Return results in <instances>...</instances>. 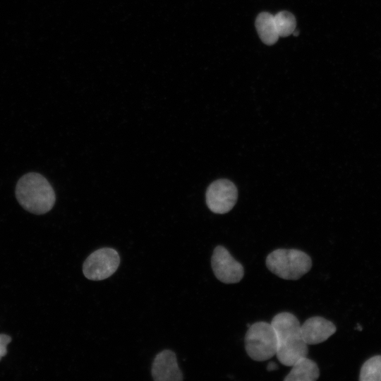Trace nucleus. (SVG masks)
<instances>
[{"mask_svg":"<svg viewBox=\"0 0 381 381\" xmlns=\"http://www.w3.org/2000/svg\"><path fill=\"white\" fill-rule=\"evenodd\" d=\"M119 263L120 258L116 250L102 248L94 251L87 258L83 265V272L88 279L103 280L116 271Z\"/></svg>","mask_w":381,"mask_h":381,"instance_id":"39448f33","label":"nucleus"},{"mask_svg":"<svg viewBox=\"0 0 381 381\" xmlns=\"http://www.w3.org/2000/svg\"><path fill=\"white\" fill-rule=\"evenodd\" d=\"M255 28L258 34L267 45L275 44L279 36L275 25L274 15L267 12L260 13L255 20Z\"/></svg>","mask_w":381,"mask_h":381,"instance_id":"9b49d317","label":"nucleus"},{"mask_svg":"<svg viewBox=\"0 0 381 381\" xmlns=\"http://www.w3.org/2000/svg\"><path fill=\"white\" fill-rule=\"evenodd\" d=\"M360 381H381V355L368 359L362 365Z\"/></svg>","mask_w":381,"mask_h":381,"instance_id":"f8f14e48","label":"nucleus"},{"mask_svg":"<svg viewBox=\"0 0 381 381\" xmlns=\"http://www.w3.org/2000/svg\"><path fill=\"white\" fill-rule=\"evenodd\" d=\"M238 191L229 180L222 179L212 182L206 191V203L208 208L217 214L229 212L236 202Z\"/></svg>","mask_w":381,"mask_h":381,"instance_id":"423d86ee","label":"nucleus"},{"mask_svg":"<svg viewBox=\"0 0 381 381\" xmlns=\"http://www.w3.org/2000/svg\"><path fill=\"white\" fill-rule=\"evenodd\" d=\"M19 204L35 214H43L51 210L55 203V192L42 174L30 172L23 175L16 187Z\"/></svg>","mask_w":381,"mask_h":381,"instance_id":"f03ea898","label":"nucleus"},{"mask_svg":"<svg viewBox=\"0 0 381 381\" xmlns=\"http://www.w3.org/2000/svg\"><path fill=\"white\" fill-rule=\"evenodd\" d=\"M277 368V366L276 365V364L274 362H272L268 363L267 369V370L271 371L275 370Z\"/></svg>","mask_w":381,"mask_h":381,"instance_id":"2eb2a0df","label":"nucleus"},{"mask_svg":"<svg viewBox=\"0 0 381 381\" xmlns=\"http://www.w3.org/2000/svg\"><path fill=\"white\" fill-rule=\"evenodd\" d=\"M271 324L277 339L276 356L282 364L292 366L297 360L308 356V344L303 339L301 324L294 314L279 313L274 316Z\"/></svg>","mask_w":381,"mask_h":381,"instance_id":"f257e3e1","label":"nucleus"},{"mask_svg":"<svg viewBox=\"0 0 381 381\" xmlns=\"http://www.w3.org/2000/svg\"><path fill=\"white\" fill-rule=\"evenodd\" d=\"M11 341V337L5 334H0V361L7 353V345Z\"/></svg>","mask_w":381,"mask_h":381,"instance_id":"4468645a","label":"nucleus"},{"mask_svg":"<svg viewBox=\"0 0 381 381\" xmlns=\"http://www.w3.org/2000/svg\"><path fill=\"white\" fill-rule=\"evenodd\" d=\"M274 20L279 37H288L296 30V21L294 16L286 11L274 15Z\"/></svg>","mask_w":381,"mask_h":381,"instance_id":"ddd939ff","label":"nucleus"},{"mask_svg":"<svg viewBox=\"0 0 381 381\" xmlns=\"http://www.w3.org/2000/svg\"><path fill=\"white\" fill-rule=\"evenodd\" d=\"M265 263L270 272L286 280L298 279L312 267L310 257L298 249H276L267 256Z\"/></svg>","mask_w":381,"mask_h":381,"instance_id":"7ed1b4c3","label":"nucleus"},{"mask_svg":"<svg viewBox=\"0 0 381 381\" xmlns=\"http://www.w3.org/2000/svg\"><path fill=\"white\" fill-rule=\"evenodd\" d=\"M244 341L248 356L255 361H265L276 355L277 339L271 323L260 321L252 324Z\"/></svg>","mask_w":381,"mask_h":381,"instance_id":"20e7f679","label":"nucleus"},{"mask_svg":"<svg viewBox=\"0 0 381 381\" xmlns=\"http://www.w3.org/2000/svg\"><path fill=\"white\" fill-rule=\"evenodd\" d=\"M211 265L214 276L224 284L238 283L244 276L243 265L222 246H217L214 249Z\"/></svg>","mask_w":381,"mask_h":381,"instance_id":"0eeeda50","label":"nucleus"},{"mask_svg":"<svg viewBox=\"0 0 381 381\" xmlns=\"http://www.w3.org/2000/svg\"><path fill=\"white\" fill-rule=\"evenodd\" d=\"M320 376L317 363L313 360L303 357L297 360L284 381H315Z\"/></svg>","mask_w":381,"mask_h":381,"instance_id":"9d476101","label":"nucleus"},{"mask_svg":"<svg viewBox=\"0 0 381 381\" xmlns=\"http://www.w3.org/2000/svg\"><path fill=\"white\" fill-rule=\"evenodd\" d=\"M152 375L155 381L183 380V375L178 366L174 351L166 349L156 355L152 365Z\"/></svg>","mask_w":381,"mask_h":381,"instance_id":"1a4fd4ad","label":"nucleus"},{"mask_svg":"<svg viewBox=\"0 0 381 381\" xmlns=\"http://www.w3.org/2000/svg\"><path fill=\"white\" fill-rule=\"evenodd\" d=\"M336 330L333 322L320 316L311 317L301 325L303 339L308 345L324 342L334 334Z\"/></svg>","mask_w":381,"mask_h":381,"instance_id":"6e6552de","label":"nucleus"}]
</instances>
